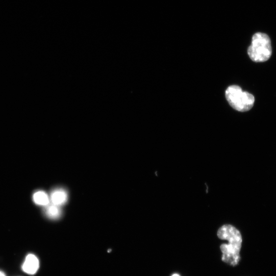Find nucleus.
<instances>
[{"label":"nucleus","instance_id":"nucleus-5","mask_svg":"<svg viewBox=\"0 0 276 276\" xmlns=\"http://www.w3.org/2000/svg\"><path fill=\"white\" fill-rule=\"evenodd\" d=\"M39 268L38 258L33 254H29L26 258L22 269L24 272L30 275H34Z\"/></svg>","mask_w":276,"mask_h":276},{"label":"nucleus","instance_id":"nucleus-3","mask_svg":"<svg viewBox=\"0 0 276 276\" xmlns=\"http://www.w3.org/2000/svg\"><path fill=\"white\" fill-rule=\"evenodd\" d=\"M226 97L232 108L241 112L251 110L255 102L254 96L248 92H243L238 85L228 87L226 91Z\"/></svg>","mask_w":276,"mask_h":276},{"label":"nucleus","instance_id":"nucleus-4","mask_svg":"<svg viewBox=\"0 0 276 276\" xmlns=\"http://www.w3.org/2000/svg\"><path fill=\"white\" fill-rule=\"evenodd\" d=\"M50 197L51 204L61 206L66 204L68 199L67 191L63 188H57L51 194Z\"/></svg>","mask_w":276,"mask_h":276},{"label":"nucleus","instance_id":"nucleus-9","mask_svg":"<svg viewBox=\"0 0 276 276\" xmlns=\"http://www.w3.org/2000/svg\"><path fill=\"white\" fill-rule=\"evenodd\" d=\"M171 276H181L179 274H173Z\"/></svg>","mask_w":276,"mask_h":276},{"label":"nucleus","instance_id":"nucleus-7","mask_svg":"<svg viewBox=\"0 0 276 276\" xmlns=\"http://www.w3.org/2000/svg\"><path fill=\"white\" fill-rule=\"evenodd\" d=\"M33 200L39 206L46 207L50 203V197L44 192L38 191L33 196Z\"/></svg>","mask_w":276,"mask_h":276},{"label":"nucleus","instance_id":"nucleus-1","mask_svg":"<svg viewBox=\"0 0 276 276\" xmlns=\"http://www.w3.org/2000/svg\"><path fill=\"white\" fill-rule=\"evenodd\" d=\"M217 236L220 239L229 242L222 244L220 246L223 253L222 260L230 266H237L241 260L240 252L242 242L239 231L233 226L226 225L218 230Z\"/></svg>","mask_w":276,"mask_h":276},{"label":"nucleus","instance_id":"nucleus-2","mask_svg":"<svg viewBox=\"0 0 276 276\" xmlns=\"http://www.w3.org/2000/svg\"><path fill=\"white\" fill-rule=\"evenodd\" d=\"M248 53L250 59L255 62H264L269 60L272 53L269 37L264 33L255 34L253 36Z\"/></svg>","mask_w":276,"mask_h":276},{"label":"nucleus","instance_id":"nucleus-8","mask_svg":"<svg viewBox=\"0 0 276 276\" xmlns=\"http://www.w3.org/2000/svg\"><path fill=\"white\" fill-rule=\"evenodd\" d=\"M0 276H5V275L2 272H0Z\"/></svg>","mask_w":276,"mask_h":276},{"label":"nucleus","instance_id":"nucleus-6","mask_svg":"<svg viewBox=\"0 0 276 276\" xmlns=\"http://www.w3.org/2000/svg\"><path fill=\"white\" fill-rule=\"evenodd\" d=\"M44 213L45 215L51 220H57L61 217L62 211L61 207L52 204L46 206Z\"/></svg>","mask_w":276,"mask_h":276}]
</instances>
